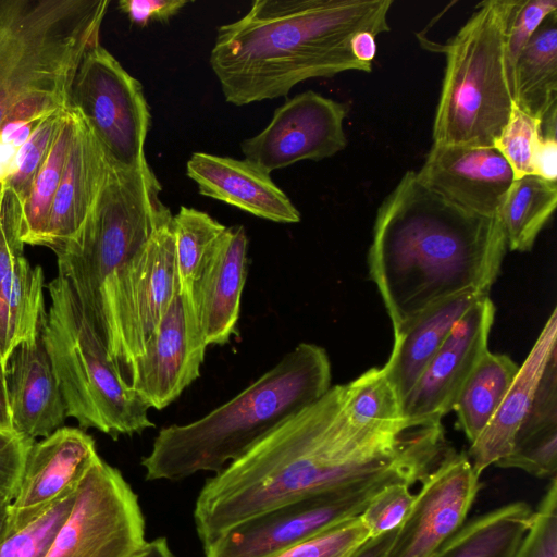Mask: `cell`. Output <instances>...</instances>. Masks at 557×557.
<instances>
[{
	"label": "cell",
	"mask_w": 557,
	"mask_h": 557,
	"mask_svg": "<svg viewBox=\"0 0 557 557\" xmlns=\"http://www.w3.org/2000/svg\"><path fill=\"white\" fill-rule=\"evenodd\" d=\"M73 113L74 131L52 200L44 245L54 252L72 240L85 224L110 165L86 122L77 112Z\"/></svg>",
	"instance_id": "obj_22"
},
{
	"label": "cell",
	"mask_w": 557,
	"mask_h": 557,
	"mask_svg": "<svg viewBox=\"0 0 557 557\" xmlns=\"http://www.w3.org/2000/svg\"><path fill=\"white\" fill-rule=\"evenodd\" d=\"M542 121L512 106L509 119L493 147L510 165L515 180L533 175V156L541 137Z\"/></svg>",
	"instance_id": "obj_35"
},
{
	"label": "cell",
	"mask_w": 557,
	"mask_h": 557,
	"mask_svg": "<svg viewBox=\"0 0 557 557\" xmlns=\"http://www.w3.org/2000/svg\"><path fill=\"white\" fill-rule=\"evenodd\" d=\"M557 12L545 18L512 71L515 104L543 121L557 109Z\"/></svg>",
	"instance_id": "obj_27"
},
{
	"label": "cell",
	"mask_w": 557,
	"mask_h": 557,
	"mask_svg": "<svg viewBox=\"0 0 557 557\" xmlns=\"http://www.w3.org/2000/svg\"><path fill=\"white\" fill-rule=\"evenodd\" d=\"M186 0H121L119 9L132 24L147 26L151 22H168L185 5Z\"/></svg>",
	"instance_id": "obj_42"
},
{
	"label": "cell",
	"mask_w": 557,
	"mask_h": 557,
	"mask_svg": "<svg viewBox=\"0 0 557 557\" xmlns=\"http://www.w3.org/2000/svg\"><path fill=\"white\" fill-rule=\"evenodd\" d=\"M519 1L479 3L445 46L433 145L493 147L515 103L508 37Z\"/></svg>",
	"instance_id": "obj_6"
},
{
	"label": "cell",
	"mask_w": 557,
	"mask_h": 557,
	"mask_svg": "<svg viewBox=\"0 0 557 557\" xmlns=\"http://www.w3.org/2000/svg\"><path fill=\"white\" fill-rule=\"evenodd\" d=\"M207 212L182 206L173 215L175 263L180 293L191 298L193 288L226 231Z\"/></svg>",
	"instance_id": "obj_31"
},
{
	"label": "cell",
	"mask_w": 557,
	"mask_h": 557,
	"mask_svg": "<svg viewBox=\"0 0 557 557\" xmlns=\"http://www.w3.org/2000/svg\"><path fill=\"white\" fill-rule=\"evenodd\" d=\"M109 0H0V129L67 109Z\"/></svg>",
	"instance_id": "obj_5"
},
{
	"label": "cell",
	"mask_w": 557,
	"mask_h": 557,
	"mask_svg": "<svg viewBox=\"0 0 557 557\" xmlns=\"http://www.w3.org/2000/svg\"><path fill=\"white\" fill-rule=\"evenodd\" d=\"M556 205V182L536 175L513 180L497 213L507 248L530 251Z\"/></svg>",
	"instance_id": "obj_29"
},
{
	"label": "cell",
	"mask_w": 557,
	"mask_h": 557,
	"mask_svg": "<svg viewBox=\"0 0 557 557\" xmlns=\"http://www.w3.org/2000/svg\"><path fill=\"white\" fill-rule=\"evenodd\" d=\"M5 383L14 431L35 441L62 428L66 409L45 347L42 327L36 337L12 350Z\"/></svg>",
	"instance_id": "obj_21"
},
{
	"label": "cell",
	"mask_w": 557,
	"mask_h": 557,
	"mask_svg": "<svg viewBox=\"0 0 557 557\" xmlns=\"http://www.w3.org/2000/svg\"><path fill=\"white\" fill-rule=\"evenodd\" d=\"M396 530L368 537L346 557H384L395 536Z\"/></svg>",
	"instance_id": "obj_44"
},
{
	"label": "cell",
	"mask_w": 557,
	"mask_h": 557,
	"mask_svg": "<svg viewBox=\"0 0 557 557\" xmlns=\"http://www.w3.org/2000/svg\"><path fill=\"white\" fill-rule=\"evenodd\" d=\"M557 12L556 0H520L513 14L509 37L508 53L513 71L515 62L547 16Z\"/></svg>",
	"instance_id": "obj_41"
},
{
	"label": "cell",
	"mask_w": 557,
	"mask_h": 557,
	"mask_svg": "<svg viewBox=\"0 0 557 557\" xmlns=\"http://www.w3.org/2000/svg\"><path fill=\"white\" fill-rule=\"evenodd\" d=\"M136 557H175L165 537L147 542Z\"/></svg>",
	"instance_id": "obj_46"
},
{
	"label": "cell",
	"mask_w": 557,
	"mask_h": 557,
	"mask_svg": "<svg viewBox=\"0 0 557 557\" xmlns=\"http://www.w3.org/2000/svg\"><path fill=\"white\" fill-rule=\"evenodd\" d=\"M76 491L59 498L26 527L11 533L0 544V557H45L73 507Z\"/></svg>",
	"instance_id": "obj_34"
},
{
	"label": "cell",
	"mask_w": 557,
	"mask_h": 557,
	"mask_svg": "<svg viewBox=\"0 0 557 557\" xmlns=\"http://www.w3.org/2000/svg\"><path fill=\"white\" fill-rule=\"evenodd\" d=\"M534 510L518 500L473 518L432 557H515Z\"/></svg>",
	"instance_id": "obj_26"
},
{
	"label": "cell",
	"mask_w": 557,
	"mask_h": 557,
	"mask_svg": "<svg viewBox=\"0 0 557 557\" xmlns=\"http://www.w3.org/2000/svg\"><path fill=\"white\" fill-rule=\"evenodd\" d=\"M515 557H557V480L548 488L533 512L531 524Z\"/></svg>",
	"instance_id": "obj_39"
},
{
	"label": "cell",
	"mask_w": 557,
	"mask_h": 557,
	"mask_svg": "<svg viewBox=\"0 0 557 557\" xmlns=\"http://www.w3.org/2000/svg\"><path fill=\"white\" fill-rule=\"evenodd\" d=\"M520 469L537 478H554L557 471V412L531 410L520 424L510 453L495 463Z\"/></svg>",
	"instance_id": "obj_32"
},
{
	"label": "cell",
	"mask_w": 557,
	"mask_h": 557,
	"mask_svg": "<svg viewBox=\"0 0 557 557\" xmlns=\"http://www.w3.org/2000/svg\"><path fill=\"white\" fill-rule=\"evenodd\" d=\"M486 295L473 290L455 295L429 307L394 330V346L383 369L401 407L455 324Z\"/></svg>",
	"instance_id": "obj_25"
},
{
	"label": "cell",
	"mask_w": 557,
	"mask_h": 557,
	"mask_svg": "<svg viewBox=\"0 0 557 557\" xmlns=\"http://www.w3.org/2000/svg\"><path fill=\"white\" fill-rule=\"evenodd\" d=\"M418 181L448 202L483 216H496L513 173L494 147L432 145L416 171Z\"/></svg>",
	"instance_id": "obj_19"
},
{
	"label": "cell",
	"mask_w": 557,
	"mask_h": 557,
	"mask_svg": "<svg viewBox=\"0 0 557 557\" xmlns=\"http://www.w3.org/2000/svg\"><path fill=\"white\" fill-rule=\"evenodd\" d=\"M66 110L42 117L16 154L13 173L5 185L15 194L21 205L47 156Z\"/></svg>",
	"instance_id": "obj_36"
},
{
	"label": "cell",
	"mask_w": 557,
	"mask_h": 557,
	"mask_svg": "<svg viewBox=\"0 0 557 557\" xmlns=\"http://www.w3.org/2000/svg\"><path fill=\"white\" fill-rule=\"evenodd\" d=\"M21 202L7 186H0V377L12 350L40 332L45 318L41 267L24 256L20 238Z\"/></svg>",
	"instance_id": "obj_16"
},
{
	"label": "cell",
	"mask_w": 557,
	"mask_h": 557,
	"mask_svg": "<svg viewBox=\"0 0 557 557\" xmlns=\"http://www.w3.org/2000/svg\"><path fill=\"white\" fill-rule=\"evenodd\" d=\"M326 350L300 343L274 367L202 418L162 428L141 459L147 481H181L201 471L218 473L285 419L331 387Z\"/></svg>",
	"instance_id": "obj_4"
},
{
	"label": "cell",
	"mask_w": 557,
	"mask_h": 557,
	"mask_svg": "<svg viewBox=\"0 0 557 557\" xmlns=\"http://www.w3.org/2000/svg\"><path fill=\"white\" fill-rule=\"evenodd\" d=\"M145 533L138 496L120 470L99 457L45 557H136L147 543Z\"/></svg>",
	"instance_id": "obj_12"
},
{
	"label": "cell",
	"mask_w": 557,
	"mask_h": 557,
	"mask_svg": "<svg viewBox=\"0 0 557 557\" xmlns=\"http://www.w3.org/2000/svg\"><path fill=\"white\" fill-rule=\"evenodd\" d=\"M375 35L369 32H360L356 34L350 41V49L354 57L368 65H372V61L376 54Z\"/></svg>",
	"instance_id": "obj_45"
},
{
	"label": "cell",
	"mask_w": 557,
	"mask_h": 557,
	"mask_svg": "<svg viewBox=\"0 0 557 557\" xmlns=\"http://www.w3.org/2000/svg\"><path fill=\"white\" fill-rule=\"evenodd\" d=\"M421 483L384 557H432L462 527L481 487L468 454L454 449Z\"/></svg>",
	"instance_id": "obj_14"
},
{
	"label": "cell",
	"mask_w": 557,
	"mask_h": 557,
	"mask_svg": "<svg viewBox=\"0 0 557 557\" xmlns=\"http://www.w3.org/2000/svg\"><path fill=\"white\" fill-rule=\"evenodd\" d=\"M247 251L244 226L227 227L194 285L191 299L207 346L225 345L236 333Z\"/></svg>",
	"instance_id": "obj_23"
},
{
	"label": "cell",
	"mask_w": 557,
	"mask_h": 557,
	"mask_svg": "<svg viewBox=\"0 0 557 557\" xmlns=\"http://www.w3.org/2000/svg\"><path fill=\"white\" fill-rule=\"evenodd\" d=\"M393 0H256L219 27L210 66L225 100L245 106L285 97L299 83L371 72L350 49L360 32L391 30Z\"/></svg>",
	"instance_id": "obj_3"
},
{
	"label": "cell",
	"mask_w": 557,
	"mask_h": 557,
	"mask_svg": "<svg viewBox=\"0 0 557 557\" xmlns=\"http://www.w3.org/2000/svg\"><path fill=\"white\" fill-rule=\"evenodd\" d=\"M110 164V163H109ZM148 162L110 164L97 202L77 235L55 253L59 274L71 285L82 310L103 280L135 256L173 215Z\"/></svg>",
	"instance_id": "obj_8"
},
{
	"label": "cell",
	"mask_w": 557,
	"mask_h": 557,
	"mask_svg": "<svg viewBox=\"0 0 557 557\" xmlns=\"http://www.w3.org/2000/svg\"><path fill=\"white\" fill-rule=\"evenodd\" d=\"M0 429L13 430L11 411L8 400L7 383L4 379L0 377Z\"/></svg>",
	"instance_id": "obj_47"
},
{
	"label": "cell",
	"mask_w": 557,
	"mask_h": 557,
	"mask_svg": "<svg viewBox=\"0 0 557 557\" xmlns=\"http://www.w3.org/2000/svg\"><path fill=\"white\" fill-rule=\"evenodd\" d=\"M206 348L193 299L178 290L134 366L131 389L149 409H164L199 379Z\"/></svg>",
	"instance_id": "obj_15"
},
{
	"label": "cell",
	"mask_w": 557,
	"mask_h": 557,
	"mask_svg": "<svg viewBox=\"0 0 557 557\" xmlns=\"http://www.w3.org/2000/svg\"><path fill=\"white\" fill-rule=\"evenodd\" d=\"M346 115L344 103L304 91L278 107L259 134L245 139L242 152L269 173L302 160L333 157L347 145Z\"/></svg>",
	"instance_id": "obj_13"
},
{
	"label": "cell",
	"mask_w": 557,
	"mask_h": 557,
	"mask_svg": "<svg viewBox=\"0 0 557 557\" xmlns=\"http://www.w3.org/2000/svg\"><path fill=\"white\" fill-rule=\"evenodd\" d=\"M343 407L347 416L360 425L398 423L401 401L382 368H371L354 381L342 384Z\"/></svg>",
	"instance_id": "obj_33"
},
{
	"label": "cell",
	"mask_w": 557,
	"mask_h": 557,
	"mask_svg": "<svg viewBox=\"0 0 557 557\" xmlns=\"http://www.w3.org/2000/svg\"><path fill=\"white\" fill-rule=\"evenodd\" d=\"M533 175L549 182L557 180V138L540 137L533 156Z\"/></svg>",
	"instance_id": "obj_43"
},
{
	"label": "cell",
	"mask_w": 557,
	"mask_h": 557,
	"mask_svg": "<svg viewBox=\"0 0 557 557\" xmlns=\"http://www.w3.org/2000/svg\"><path fill=\"white\" fill-rule=\"evenodd\" d=\"M67 108L86 122L110 164L135 168L147 162L151 115L143 85L100 44L81 60Z\"/></svg>",
	"instance_id": "obj_10"
},
{
	"label": "cell",
	"mask_w": 557,
	"mask_h": 557,
	"mask_svg": "<svg viewBox=\"0 0 557 557\" xmlns=\"http://www.w3.org/2000/svg\"><path fill=\"white\" fill-rule=\"evenodd\" d=\"M555 355H557L556 308L519 368L492 420L470 444L468 456L479 475L510 453L515 435L529 412L545 369Z\"/></svg>",
	"instance_id": "obj_24"
},
{
	"label": "cell",
	"mask_w": 557,
	"mask_h": 557,
	"mask_svg": "<svg viewBox=\"0 0 557 557\" xmlns=\"http://www.w3.org/2000/svg\"><path fill=\"white\" fill-rule=\"evenodd\" d=\"M370 537L359 516L338 523L276 557H346Z\"/></svg>",
	"instance_id": "obj_38"
},
{
	"label": "cell",
	"mask_w": 557,
	"mask_h": 557,
	"mask_svg": "<svg viewBox=\"0 0 557 557\" xmlns=\"http://www.w3.org/2000/svg\"><path fill=\"white\" fill-rule=\"evenodd\" d=\"M50 307L42 338L66 417L83 429L113 440L154 428L149 408L117 376L69 282L60 274L48 285Z\"/></svg>",
	"instance_id": "obj_7"
},
{
	"label": "cell",
	"mask_w": 557,
	"mask_h": 557,
	"mask_svg": "<svg viewBox=\"0 0 557 557\" xmlns=\"http://www.w3.org/2000/svg\"><path fill=\"white\" fill-rule=\"evenodd\" d=\"M445 450L436 423H355L342 385L331 386L206 481L194 509L198 537L207 545L272 508L391 472L422 482Z\"/></svg>",
	"instance_id": "obj_1"
},
{
	"label": "cell",
	"mask_w": 557,
	"mask_h": 557,
	"mask_svg": "<svg viewBox=\"0 0 557 557\" xmlns=\"http://www.w3.org/2000/svg\"><path fill=\"white\" fill-rule=\"evenodd\" d=\"M506 249L498 215L448 202L409 170L377 209L368 265L397 330L455 295L488 294Z\"/></svg>",
	"instance_id": "obj_2"
},
{
	"label": "cell",
	"mask_w": 557,
	"mask_h": 557,
	"mask_svg": "<svg viewBox=\"0 0 557 557\" xmlns=\"http://www.w3.org/2000/svg\"><path fill=\"white\" fill-rule=\"evenodd\" d=\"M178 290L171 221L103 280L83 310L128 388L136 361Z\"/></svg>",
	"instance_id": "obj_9"
},
{
	"label": "cell",
	"mask_w": 557,
	"mask_h": 557,
	"mask_svg": "<svg viewBox=\"0 0 557 557\" xmlns=\"http://www.w3.org/2000/svg\"><path fill=\"white\" fill-rule=\"evenodd\" d=\"M495 306L479 299L455 324L403 403V414L414 421H441L453 410L465 381L488 350Z\"/></svg>",
	"instance_id": "obj_17"
},
{
	"label": "cell",
	"mask_w": 557,
	"mask_h": 557,
	"mask_svg": "<svg viewBox=\"0 0 557 557\" xmlns=\"http://www.w3.org/2000/svg\"><path fill=\"white\" fill-rule=\"evenodd\" d=\"M518 370L507 355L486 350L465 381L453 409L470 444L492 420Z\"/></svg>",
	"instance_id": "obj_28"
},
{
	"label": "cell",
	"mask_w": 557,
	"mask_h": 557,
	"mask_svg": "<svg viewBox=\"0 0 557 557\" xmlns=\"http://www.w3.org/2000/svg\"><path fill=\"white\" fill-rule=\"evenodd\" d=\"M98 458L94 438L77 428L62 426L35 442L10 505L11 533L26 527L59 498L76 491Z\"/></svg>",
	"instance_id": "obj_18"
},
{
	"label": "cell",
	"mask_w": 557,
	"mask_h": 557,
	"mask_svg": "<svg viewBox=\"0 0 557 557\" xmlns=\"http://www.w3.org/2000/svg\"><path fill=\"white\" fill-rule=\"evenodd\" d=\"M73 131L74 113L67 109L21 205L20 238L24 245H45L50 209L61 181Z\"/></svg>",
	"instance_id": "obj_30"
},
{
	"label": "cell",
	"mask_w": 557,
	"mask_h": 557,
	"mask_svg": "<svg viewBox=\"0 0 557 557\" xmlns=\"http://www.w3.org/2000/svg\"><path fill=\"white\" fill-rule=\"evenodd\" d=\"M406 482H394L381 488L359 515L370 536L395 530L410 511L416 494Z\"/></svg>",
	"instance_id": "obj_37"
},
{
	"label": "cell",
	"mask_w": 557,
	"mask_h": 557,
	"mask_svg": "<svg viewBox=\"0 0 557 557\" xmlns=\"http://www.w3.org/2000/svg\"><path fill=\"white\" fill-rule=\"evenodd\" d=\"M186 173L202 196L272 222L289 224L301 219L271 173L247 159L195 152L187 161Z\"/></svg>",
	"instance_id": "obj_20"
},
{
	"label": "cell",
	"mask_w": 557,
	"mask_h": 557,
	"mask_svg": "<svg viewBox=\"0 0 557 557\" xmlns=\"http://www.w3.org/2000/svg\"><path fill=\"white\" fill-rule=\"evenodd\" d=\"M10 505L0 506V544L11 534Z\"/></svg>",
	"instance_id": "obj_48"
},
{
	"label": "cell",
	"mask_w": 557,
	"mask_h": 557,
	"mask_svg": "<svg viewBox=\"0 0 557 557\" xmlns=\"http://www.w3.org/2000/svg\"><path fill=\"white\" fill-rule=\"evenodd\" d=\"M34 443L14 430L0 429V506L11 505L15 498Z\"/></svg>",
	"instance_id": "obj_40"
},
{
	"label": "cell",
	"mask_w": 557,
	"mask_h": 557,
	"mask_svg": "<svg viewBox=\"0 0 557 557\" xmlns=\"http://www.w3.org/2000/svg\"><path fill=\"white\" fill-rule=\"evenodd\" d=\"M394 482L416 478L391 472L297 499L251 517L203 545V557H276L294 545L358 517L369 500Z\"/></svg>",
	"instance_id": "obj_11"
}]
</instances>
